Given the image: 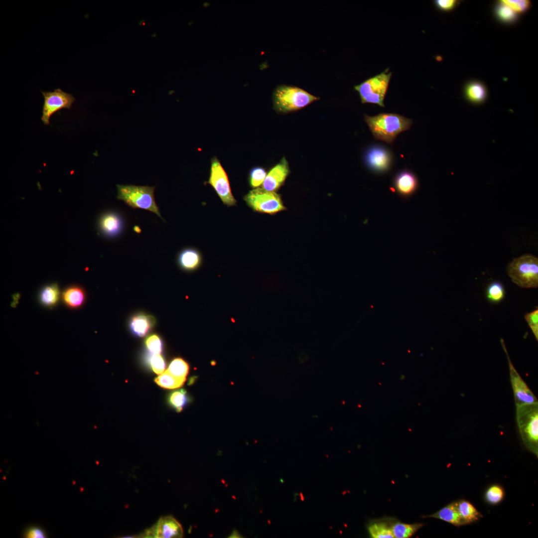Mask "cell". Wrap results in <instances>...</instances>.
<instances>
[{
	"instance_id": "obj_12",
	"label": "cell",
	"mask_w": 538,
	"mask_h": 538,
	"mask_svg": "<svg viewBox=\"0 0 538 538\" xmlns=\"http://www.w3.org/2000/svg\"><path fill=\"white\" fill-rule=\"evenodd\" d=\"M367 166L377 173H384L390 168L392 156L390 151L386 147L379 145L370 147L365 154Z\"/></svg>"
},
{
	"instance_id": "obj_19",
	"label": "cell",
	"mask_w": 538,
	"mask_h": 538,
	"mask_svg": "<svg viewBox=\"0 0 538 538\" xmlns=\"http://www.w3.org/2000/svg\"><path fill=\"white\" fill-rule=\"evenodd\" d=\"M64 303L72 309L81 307L85 303L86 293L83 288L78 285H72L66 288L62 294Z\"/></svg>"
},
{
	"instance_id": "obj_13",
	"label": "cell",
	"mask_w": 538,
	"mask_h": 538,
	"mask_svg": "<svg viewBox=\"0 0 538 538\" xmlns=\"http://www.w3.org/2000/svg\"><path fill=\"white\" fill-rule=\"evenodd\" d=\"M393 185L400 196L407 199L416 191L418 187V181L413 172L405 169L396 174L393 180Z\"/></svg>"
},
{
	"instance_id": "obj_31",
	"label": "cell",
	"mask_w": 538,
	"mask_h": 538,
	"mask_svg": "<svg viewBox=\"0 0 538 538\" xmlns=\"http://www.w3.org/2000/svg\"><path fill=\"white\" fill-rule=\"evenodd\" d=\"M145 343L149 354L157 355L161 353L163 342L158 335L153 334L149 335L147 337Z\"/></svg>"
},
{
	"instance_id": "obj_27",
	"label": "cell",
	"mask_w": 538,
	"mask_h": 538,
	"mask_svg": "<svg viewBox=\"0 0 538 538\" xmlns=\"http://www.w3.org/2000/svg\"><path fill=\"white\" fill-rule=\"evenodd\" d=\"M154 381L162 388L173 389L181 387L185 380L174 377L166 370L155 378Z\"/></svg>"
},
{
	"instance_id": "obj_28",
	"label": "cell",
	"mask_w": 538,
	"mask_h": 538,
	"mask_svg": "<svg viewBox=\"0 0 538 538\" xmlns=\"http://www.w3.org/2000/svg\"><path fill=\"white\" fill-rule=\"evenodd\" d=\"M505 290L503 285L496 281L490 283L486 289V296L491 302L499 303L505 297Z\"/></svg>"
},
{
	"instance_id": "obj_38",
	"label": "cell",
	"mask_w": 538,
	"mask_h": 538,
	"mask_svg": "<svg viewBox=\"0 0 538 538\" xmlns=\"http://www.w3.org/2000/svg\"><path fill=\"white\" fill-rule=\"evenodd\" d=\"M240 536V534L237 532L234 531L230 535L229 538H241V537Z\"/></svg>"
},
{
	"instance_id": "obj_2",
	"label": "cell",
	"mask_w": 538,
	"mask_h": 538,
	"mask_svg": "<svg viewBox=\"0 0 538 538\" xmlns=\"http://www.w3.org/2000/svg\"><path fill=\"white\" fill-rule=\"evenodd\" d=\"M516 420L526 448L538 456V403L516 406Z\"/></svg>"
},
{
	"instance_id": "obj_20",
	"label": "cell",
	"mask_w": 538,
	"mask_h": 538,
	"mask_svg": "<svg viewBox=\"0 0 538 538\" xmlns=\"http://www.w3.org/2000/svg\"><path fill=\"white\" fill-rule=\"evenodd\" d=\"M395 520L392 519H380L371 522L368 527V532L373 538H395L392 527Z\"/></svg>"
},
{
	"instance_id": "obj_1",
	"label": "cell",
	"mask_w": 538,
	"mask_h": 538,
	"mask_svg": "<svg viewBox=\"0 0 538 538\" xmlns=\"http://www.w3.org/2000/svg\"><path fill=\"white\" fill-rule=\"evenodd\" d=\"M365 121L375 139L389 144H392L400 133L408 130L412 123L411 119L395 113L365 115Z\"/></svg>"
},
{
	"instance_id": "obj_25",
	"label": "cell",
	"mask_w": 538,
	"mask_h": 538,
	"mask_svg": "<svg viewBox=\"0 0 538 538\" xmlns=\"http://www.w3.org/2000/svg\"><path fill=\"white\" fill-rule=\"evenodd\" d=\"M505 495L503 487L497 484L490 486L485 491L484 499L486 503L491 505H497L504 499Z\"/></svg>"
},
{
	"instance_id": "obj_15",
	"label": "cell",
	"mask_w": 538,
	"mask_h": 538,
	"mask_svg": "<svg viewBox=\"0 0 538 538\" xmlns=\"http://www.w3.org/2000/svg\"><path fill=\"white\" fill-rule=\"evenodd\" d=\"M289 172L288 162L283 157L267 173L263 183V188L267 191L275 192L283 185Z\"/></svg>"
},
{
	"instance_id": "obj_33",
	"label": "cell",
	"mask_w": 538,
	"mask_h": 538,
	"mask_svg": "<svg viewBox=\"0 0 538 538\" xmlns=\"http://www.w3.org/2000/svg\"><path fill=\"white\" fill-rule=\"evenodd\" d=\"M148 362L152 371L157 374L160 375L165 370L166 365L163 358L160 354H148Z\"/></svg>"
},
{
	"instance_id": "obj_17",
	"label": "cell",
	"mask_w": 538,
	"mask_h": 538,
	"mask_svg": "<svg viewBox=\"0 0 538 538\" xmlns=\"http://www.w3.org/2000/svg\"><path fill=\"white\" fill-rule=\"evenodd\" d=\"M202 256L197 250L186 248L182 250L177 256V263L183 270L192 271L196 270L202 263Z\"/></svg>"
},
{
	"instance_id": "obj_35",
	"label": "cell",
	"mask_w": 538,
	"mask_h": 538,
	"mask_svg": "<svg viewBox=\"0 0 538 538\" xmlns=\"http://www.w3.org/2000/svg\"><path fill=\"white\" fill-rule=\"evenodd\" d=\"M525 318L531 329L536 339L538 340V307L533 311L527 313Z\"/></svg>"
},
{
	"instance_id": "obj_16",
	"label": "cell",
	"mask_w": 538,
	"mask_h": 538,
	"mask_svg": "<svg viewBox=\"0 0 538 538\" xmlns=\"http://www.w3.org/2000/svg\"><path fill=\"white\" fill-rule=\"evenodd\" d=\"M155 319L151 315L139 312L131 316L128 326L130 332L135 336L143 337L154 327Z\"/></svg>"
},
{
	"instance_id": "obj_11",
	"label": "cell",
	"mask_w": 538,
	"mask_h": 538,
	"mask_svg": "<svg viewBox=\"0 0 538 538\" xmlns=\"http://www.w3.org/2000/svg\"><path fill=\"white\" fill-rule=\"evenodd\" d=\"M183 530L181 524L172 516L159 519L151 527L139 534L138 537L146 538H180Z\"/></svg>"
},
{
	"instance_id": "obj_36",
	"label": "cell",
	"mask_w": 538,
	"mask_h": 538,
	"mask_svg": "<svg viewBox=\"0 0 538 538\" xmlns=\"http://www.w3.org/2000/svg\"><path fill=\"white\" fill-rule=\"evenodd\" d=\"M457 1L455 0H436L434 3L436 7L443 11L452 10L456 5Z\"/></svg>"
},
{
	"instance_id": "obj_24",
	"label": "cell",
	"mask_w": 538,
	"mask_h": 538,
	"mask_svg": "<svg viewBox=\"0 0 538 538\" xmlns=\"http://www.w3.org/2000/svg\"><path fill=\"white\" fill-rule=\"evenodd\" d=\"M422 524H405L394 521L392 530L394 536L396 538H406L413 536L422 526Z\"/></svg>"
},
{
	"instance_id": "obj_3",
	"label": "cell",
	"mask_w": 538,
	"mask_h": 538,
	"mask_svg": "<svg viewBox=\"0 0 538 538\" xmlns=\"http://www.w3.org/2000/svg\"><path fill=\"white\" fill-rule=\"evenodd\" d=\"M272 99L275 111L287 113L301 109L319 98L300 88L283 85L276 88Z\"/></svg>"
},
{
	"instance_id": "obj_21",
	"label": "cell",
	"mask_w": 538,
	"mask_h": 538,
	"mask_svg": "<svg viewBox=\"0 0 538 538\" xmlns=\"http://www.w3.org/2000/svg\"><path fill=\"white\" fill-rule=\"evenodd\" d=\"M60 296V290L57 284L53 283L42 288L39 293L38 299L43 306L51 308L57 304Z\"/></svg>"
},
{
	"instance_id": "obj_32",
	"label": "cell",
	"mask_w": 538,
	"mask_h": 538,
	"mask_svg": "<svg viewBox=\"0 0 538 538\" xmlns=\"http://www.w3.org/2000/svg\"><path fill=\"white\" fill-rule=\"evenodd\" d=\"M188 401L186 392L183 390L172 393L169 398L170 404L176 410L180 411Z\"/></svg>"
},
{
	"instance_id": "obj_9",
	"label": "cell",
	"mask_w": 538,
	"mask_h": 538,
	"mask_svg": "<svg viewBox=\"0 0 538 538\" xmlns=\"http://www.w3.org/2000/svg\"><path fill=\"white\" fill-rule=\"evenodd\" d=\"M44 97L41 121L45 125L50 124L52 115L62 109H69L75 99L73 96L59 88L53 91H41Z\"/></svg>"
},
{
	"instance_id": "obj_22",
	"label": "cell",
	"mask_w": 538,
	"mask_h": 538,
	"mask_svg": "<svg viewBox=\"0 0 538 538\" xmlns=\"http://www.w3.org/2000/svg\"><path fill=\"white\" fill-rule=\"evenodd\" d=\"M464 93L467 100L474 104L483 103L487 96L486 87L478 81L469 82L465 87Z\"/></svg>"
},
{
	"instance_id": "obj_34",
	"label": "cell",
	"mask_w": 538,
	"mask_h": 538,
	"mask_svg": "<svg viewBox=\"0 0 538 538\" xmlns=\"http://www.w3.org/2000/svg\"><path fill=\"white\" fill-rule=\"evenodd\" d=\"M500 2L510 7L517 13H524L531 6V2L528 0H502Z\"/></svg>"
},
{
	"instance_id": "obj_37",
	"label": "cell",
	"mask_w": 538,
	"mask_h": 538,
	"mask_svg": "<svg viewBox=\"0 0 538 538\" xmlns=\"http://www.w3.org/2000/svg\"><path fill=\"white\" fill-rule=\"evenodd\" d=\"M24 536L26 538H39L46 537L43 530L37 527L27 529L24 533Z\"/></svg>"
},
{
	"instance_id": "obj_23",
	"label": "cell",
	"mask_w": 538,
	"mask_h": 538,
	"mask_svg": "<svg viewBox=\"0 0 538 538\" xmlns=\"http://www.w3.org/2000/svg\"><path fill=\"white\" fill-rule=\"evenodd\" d=\"M457 502L459 513L466 525L475 523L483 517L482 514L469 501L461 499Z\"/></svg>"
},
{
	"instance_id": "obj_5",
	"label": "cell",
	"mask_w": 538,
	"mask_h": 538,
	"mask_svg": "<svg viewBox=\"0 0 538 538\" xmlns=\"http://www.w3.org/2000/svg\"><path fill=\"white\" fill-rule=\"evenodd\" d=\"M507 272L512 281L521 287L538 286V259L532 255L514 259L508 265Z\"/></svg>"
},
{
	"instance_id": "obj_8",
	"label": "cell",
	"mask_w": 538,
	"mask_h": 538,
	"mask_svg": "<svg viewBox=\"0 0 538 538\" xmlns=\"http://www.w3.org/2000/svg\"><path fill=\"white\" fill-rule=\"evenodd\" d=\"M207 182L212 186L224 204L229 207L236 205L237 201L232 194L227 174L216 157L211 160Z\"/></svg>"
},
{
	"instance_id": "obj_30",
	"label": "cell",
	"mask_w": 538,
	"mask_h": 538,
	"mask_svg": "<svg viewBox=\"0 0 538 538\" xmlns=\"http://www.w3.org/2000/svg\"><path fill=\"white\" fill-rule=\"evenodd\" d=\"M267 175V171L264 168L261 167L253 168L249 173L250 185L254 188H258L263 183Z\"/></svg>"
},
{
	"instance_id": "obj_4",
	"label": "cell",
	"mask_w": 538,
	"mask_h": 538,
	"mask_svg": "<svg viewBox=\"0 0 538 538\" xmlns=\"http://www.w3.org/2000/svg\"><path fill=\"white\" fill-rule=\"evenodd\" d=\"M117 198L134 209L152 212L163 220L154 199V186L134 185H117Z\"/></svg>"
},
{
	"instance_id": "obj_7",
	"label": "cell",
	"mask_w": 538,
	"mask_h": 538,
	"mask_svg": "<svg viewBox=\"0 0 538 538\" xmlns=\"http://www.w3.org/2000/svg\"><path fill=\"white\" fill-rule=\"evenodd\" d=\"M244 200L253 211L260 213L272 215L286 209L279 194L263 188L250 191Z\"/></svg>"
},
{
	"instance_id": "obj_14",
	"label": "cell",
	"mask_w": 538,
	"mask_h": 538,
	"mask_svg": "<svg viewBox=\"0 0 538 538\" xmlns=\"http://www.w3.org/2000/svg\"><path fill=\"white\" fill-rule=\"evenodd\" d=\"M99 227L102 234L106 237L115 238L124 231L125 221L122 216L118 212H107L100 218Z\"/></svg>"
},
{
	"instance_id": "obj_10",
	"label": "cell",
	"mask_w": 538,
	"mask_h": 538,
	"mask_svg": "<svg viewBox=\"0 0 538 538\" xmlns=\"http://www.w3.org/2000/svg\"><path fill=\"white\" fill-rule=\"evenodd\" d=\"M501 343L508 359L510 381L514 393L516 406L538 403L537 398L520 376L512 363L503 339H501Z\"/></svg>"
},
{
	"instance_id": "obj_18",
	"label": "cell",
	"mask_w": 538,
	"mask_h": 538,
	"mask_svg": "<svg viewBox=\"0 0 538 538\" xmlns=\"http://www.w3.org/2000/svg\"><path fill=\"white\" fill-rule=\"evenodd\" d=\"M424 517L439 519L457 527L466 525L459 513L457 501L451 502L436 513Z\"/></svg>"
},
{
	"instance_id": "obj_29",
	"label": "cell",
	"mask_w": 538,
	"mask_h": 538,
	"mask_svg": "<svg viewBox=\"0 0 538 538\" xmlns=\"http://www.w3.org/2000/svg\"><path fill=\"white\" fill-rule=\"evenodd\" d=\"M497 17L502 21L512 23L516 20L517 13L507 5L499 2L496 8Z\"/></svg>"
},
{
	"instance_id": "obj_26",
	"label": "cell",
	"mask_w": 538,
	"mask_h": 538,
	"mask_svg": "<svg viewBox=\"0 0 538 538\" xmlns=\"http://www.w3.org/2000/svg\"><path fill=\"white\" fill-rule=\"evenodd\" d=\"M189 369V365L182 358H176L171 361L166 371L174 377L185 380Z\"/></svg>"
},
{
	"instance_id": "obj_6",
	"label": "cell",
	"mask_w": 538,
	"mask_h": 538,
	"mask_svg": "<svg viewBox=\"0 0 538 538\" xmlns=\"http://www.w3.org/2000/svg\"><path fill=\"white\" fill-rule=\"evenodd\" d=\"M389 68L361 84L354 86L360 96L362 103L377 104L384 107V100L392 77Z\"/></svg>"
}]
</instances>
